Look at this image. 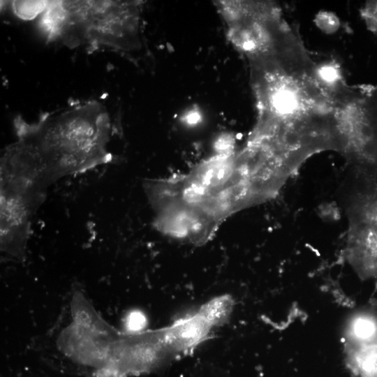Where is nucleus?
Segmentation results:
<instances>
[{
	"label": "nucleus",
	"mask_w": 377,
	"mask_h": 377,
	"mask_svg": "<svg viewBox=\"0 0 377 377\" xmlns=\"http://www.w3.org/2000/svg\"><path fill=\"white\" fill-rule=\"evenodd\" d=\"M317 25L324 31L332 33L339 27L338 18L329 12L320 13L316 17Z\"/></svg>",
	"instance_id": "9d476101"
},
{
	"label": "nucleus",
	"mask_w": 377,
	"mask_h": 377,
	"mask_svg": "<svg viewBox=\"0 0 377 377\" xmlns=\"http://www.w3.org/2000/svg\"><path fill=\"white\" fill-rule=\"evenodd\" d=\"M354 172L346 256L360 277L377 280V170Z\"/></svg>",
	"instance_id": "39448f33"
},
{
	"label": "nucleus",
	"mask_w": 377,
	"mask_h": 377,
	"mask_svg": "<svg viewBox=\"0 0 377 377\" xmlns=\"http://www.w3.org/2000/svg\"><path fill=\"white\" fill-rule=\"evenodd\" d=\"M12 143L41 171L50 186L67 176L109 163L110 114L96 101L80 103L35 123L15 121Z\"/></svg>",
	"instance_id": "f257e3e1"
},
{
	"label": "nucleus",
	"mask_w": 377,
	"mask_h": 377,
	"mask_svg": "<svg viewBox=\"0 0 377 377\" xmlns=\"http://www.w3.org/2000/svg\"><path fill=\"white\" fill-rule=\"evenodd\" d=\"M145 324V318L140 312L131 313L128 317L126 325L129 330L137 331L142 329Z\"/></svg>",
	"instance_id": "9b49d317"
},
{
	"label": "nucleus",
	"mask_w": 377,
	"mask_h": 377,
	"mask_svg": "<svg viewBox=\"0 0 377 377\" xmlns=\"http://www.w3.org/2000/svg\"><path fill=\"white\" fill-rule=\"evenodd\" d=\"M233 301L230 296L224 295L205 304L198 314L211 326L224 323L232 312Z\"/></svg>",
	"instance_id": "6e6552de"
},
{
	"label": "nucleus",
	"mask_w": 377,
	"mask_h": 377,
	"mask_svg": "<svg viewBox=\"0 0 377 377\" xmlns=\"http://www.w3.org/2000/svg\"><path fill=\"white\" fill-rule=\"evenodd\" d=\"M332 98L339 151L355 170H377V85L346 84Z\"/></svg>",
	"instance_id": "20e7f679"
},
{
	"label": "nucleus",
	"mask_w": 377,
	"mask_h": 377,
	"mask_svg": "<svg viewBox=\"0 0 377 377\" xmlns=\"http://www.w3.org/2000/svg\"><path fill=\"white\" fill-rule=\"evenodd\" d=\"M343 340L345 346H355L377 341V318L371 313L359 312L347 322Z\"/></svg>",
	"instance_id": "423d86ee"
},
{
	"label": "nucleus",
	"mask_w": 377,
	"mask_h": 377,
	"mask_svg": "<svg viewBox=\"0 0 377 377\" xmlns=\"http://www.w3.org/2000/svg\"><path fill=\"white\" fill-rule=\"evenodd\" d=\"M48 5L44 28L69 46L126 48L135 37L138 11L132 2L61 1Z\"/></svg>",
	"instance_id": "f03ea898"
},
{
	"label": "nucleus",
	"mask_w": 377,
	"mask_h": 377,
	"mask_svg": "<svg viewBox=\"0 0 377 377\" xmlns=\"http://www.w3.org/2000/svg\"><path fill=\"white\" fill-rule=\"evenodd\" d=\"M49 186L36 165L12 145L0 163V234L1 250L20 256L29 235L32 216Z\"/></svg>",
	"instance_id": "7ed1b4c3"
},
{
	"label": "nucleus",
	"mask_w": 377,
	"mask_h": 377,
	"mask_svg": "<svg viewBox=\"0 0 377 377\" xmlns=\"http://www.w3.org/2000/svg\"><path fill=\"white\" fill-rule=\"evenodd\" d=\"M360 14L367 29L377 36V0L367 1Z\"/></svg>",
	"instance_id": "1a4fd4ad"
},
{
	"label": "nucleus",
	"mask_w": 377,
	"mask_h": 377,
	"mask_svg": "<svg viewBox=\"0 0 377 377\" xmlns=\"http://www.w3.org/2000/svg\"><path fill=\"white\" fill-rule=\"evenodd\" d=\"M346 362L359 377H377V341L355 346H345Z\"/></svg>",
	"instance_id": "0eeeda50"
}]
</instances>
